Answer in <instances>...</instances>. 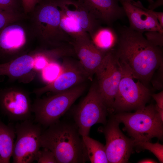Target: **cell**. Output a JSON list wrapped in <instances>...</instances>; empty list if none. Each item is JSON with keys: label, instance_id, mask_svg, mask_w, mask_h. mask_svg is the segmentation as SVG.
I'll return each instance as SVG.
<instances>
[{"label": "cell", "instance_id": "obj_1", "mask_svg": "<svg viewBox=\"0 0 163 163\" xmlns=\"http://www.w3.org/2000/svg\"><path fill=\"white\" fill-rule=\"evenodd\" d=\"M117 34L115 55L134 79L146 86L155 72L163 63L162 47L154 45L143 33L129 27L123 26Z\"/></svg>", "mask_w": 163, "mask_h": 163}, {"label": "cell", "instance_id": "obj_2", "mask_svg": "<svg viewBox=\"0 0 163 163\" xmlns=\"http://www.w3.org/2000/svg\"><path fill=\"white\" fill-rule=\"evenodd\" d=\"M42 132L41 147L52 151L57 163H85L88 160L82 136L75 124L58 121Z\"/></svg>", "mask_w": 163, "mask_h": 163}, {"label": "cell", "instance_id": "obj_3", "mask_svg": "<svg viewBox=\"0 0 163 163\" xmlns=\"http://www.w3.org/2000/svg\"><path fill=\"white\" fill-rule=\"evenodd\" d=\"M27 15L37 47L50 49L71 44L60 27V11L56 0H41Z\"/></svg>", "mask_w": 163, "mask_h": 163}, {"label": "cell", "instance_id": "obj_4", "mask_svg": "<svg viewBox=\"0 0 163 163\" xmlns=\"http://www.w3.org/2000/svg\"><path fill=\"white\" fill-rule=\"evenodd\" d=\"M35 37L27 18L8 24L0 30V64L25 54L36 47Z\"/></svg>", "mask_w": 163, "mask_h": 163}, {"label": "cell", "instance_id": "obj_5", "mask_svg": "<svg viewBox=\"0 0 163 163\" xmlns=\"http://www.w3.org/2000/svg\"><path fill=\"white\" fill-rule=\"evenodd\" d=\"M113 117L124 125L125 129L134 143L150 141L154 137L162 139L163 121L153 104L145 106L133 113L120 112Z\"/></svg>", "mask_w": 163, "mask_h": 163}, {"label": "cell", "instance_id": "obj_6", "mask_svg": "<svg viewBox=\"0 0 163 163\" xmlns=\"http://www.w3.org/2000/svg\"><path fill=\"white\" fill-rule=\"evenodd\" d=\"M86 87L84 82L48 97H37L32 104L35 121L41 126L48 127L59 121Z\"/></svg>", "mask_w": 163, "mask_h": 163}, {"label": "cell", "instance_id": "obj_7", "mask_svg": "<svg viewBox=\"0 0 163 163\" xmlns=\"http://www.w3.org/2000/svg\"><path fill=\"white\" fill-rule=\"evenodd\" d=\"M108 111L99 91L97 81L91 86L87 95L75 108L73 117L82 136H89L94 125L107 123Z\"/></svg>", "mask_w": 163, "mask_h": 163}, {"label": "cell", "instance_id": "obj_8", "mask_svg": "<svg viewBox=\"0 0 163 163\" xmlns=\"http://www.w3.org/2000/svg\"><path fill=\"white\" fill-rule=\"evenodd\" d=\"M49 62L46 50L36 47L11 61L0 64V76H6L10 80L29 83L35 77L34 70H42Z\"/></svg>", "mask_w": 163, "mask_h": 163}, {"label": "cell", "instance_id": "obj_9", "mask_svg": "<svg viewBox=\"0 0 163 163\" xmlns=\"http://www.w3.org/2000/svg\"><path fill=\"white\" fill-rule=\"evenodd\" d=\"M122 65L123 75L113 103V111L125 112L145 106L151 96L149 89L139 80L135 82L129 70Z\"/></svg>", "mask_w": 163, "mask_h": 163}, {"label": "cell", "instance_id": "obj_10", "mask_svg": "<svg viewBox=\"0 0 163 163\" xmlns=\"http://www.w3.org/2000/svg\"><path fill=\"white\" fill-rule=\"evenodd\" d=\"M123 73L122 66L113 50L107 53L95 73L99 91L108 112L113 111V103Z\"/></svg>", "mask_w": 163, "mask_h": 163}, {"label": "cell", "instance_id": "obj_11", "mask_svg": "<svg viewBox=\"0 0 163 163\" xmlns=\"http://www.w3.org/2000/svg\"><path fill=\"white\" fill-rule=\"evenodd\" d=\"M41 125L30 119L17 123L15 126L17 138L12 157L14 163H30L35 160L41 147Z\"/></svg>", "mask_w": 163, "mask_h": 163}, {"label": "cell", "instance_id": "obj_12", "mask_svg": "<svg viewBox=\"0 0 163 163\" xmlns=\"http://www.w3.org/2000/svg\"><path fill=\"white\" fill-rule=\"evenodd\" d=\"M61 73L52 82L34 89L33 93L39 97L47 92L57 93L84 83L89 76L79 61L70 56L63 58Z\"/></svg>", "mask_w": 163, "mask_h": 163}, {"label": "cell", "instance_id": "obj_13", "mask_svg": "<svg viewBox=\"0 0 163 163\" xmlns=\"http://www.w3.org/2000/svg\"><path fill=\"white\" fill-rule=\"evenodd\" d=\"M119 123L113 117L110 119L101 130L106 139L105 145L109 163L128 161L134 146V142L126 137L119 127Z\"/></svg>", "mask_w": 163, "mask_h": 163}, {"label": "cell", "instance_id": "obj_14", "mask_svg": "<svg viewBox=\"0 0 163 163\" xmlns=\"http://www.w3.org/2000/svg\"><path fill=\"white\" fill-rule=\"evenodd\" d=\"M32 104L28 92L17 87L0 89V110L14 121L30 119Z\"/></svg>", "mask_w": 163, "mask_h": 163}, {"label": "cell", "instance_id": "obj_15", "mask_svg": "<svg viewBox=\"0 0 163 163\" xmlns=\"http://www.w3.org/2000/svg\"><path fill=\"white\" fill-rule=\"evenodd\" d=\"M121 3L129 19L130 28L142 33L153 31L163 32V28L151 13V10L145 8L140 1L132 0L129 2Z\"/></svg>", "mask_w": 163, "mask_h": 163}, {"label": "cell", "instance_id": "obj_16", "mask_svg": "<svg viewBox=\"0 0 163 163\" xmlns=\"http://www.w3.org/2000/svg\"><path fill=\"white\" fill-rule=\"evenodd\" d=\"M71 44L75 55L91 79L101 65L107 53L98 49L91 38L74 40Z\"/></svg>", "mask_w": 163, "mask_h": 163}, {"label": "cell", "instance_id": "obj_17", "mask_svg": "<svg viewBox=\"0 0 163 163\" xmlns=\"http://www.w3.org/2000/svg\"><path fill=\"white\" fill-rule=\"evenodd\" d=\"M101 23L111 25L117 20L126 16L119 0H78Z\"/></svg>", "mask_w": 163, "mask_h": 163}, {"label": "cell", "instance_id": "obj_18", "mask_svg": "<svg viewBox=\"0 0 163 163\" xmlns=\"http://www.w3.org/2000/svg\"><path fill=\"white\" fill-rule=\"evenodd\" d=\"M59 8L74 19L89 36L101 23L78 0H56Z\"/></svg>", "mask_w": 163, "mask_h": 163}, {"label": "cell", "instance_id": "obj_19", "mask_svg": "<svg viewBox=\"0 0 163 163\" xmlns=\"http://www.w3.org/2000/svg\"><path fill=\"white\" fill-rule=\"evenodd\" d=\"M90 37L94 45L105 53L114 50L117 43V33L110 27L100 26Z\"/></svg>", "mask_w": 163, "mask_h": 163}, {"label": "cell", "instance_id": "obj_20", "mask_svg": "<svg viewBox=\"0 0 163 163\" xmlns=\"http://www.w3.org/2000/svg\"><path fill=\"white\" fill-rule=\"evenodd\" d=\"M15 135V128L5 124L0 119V163H10Z\"/></svg>", "mask_w": 163, "mask_h": 163}, {"label": "cell", "instance_id": "obj_21", "mask_svg": "<svg viewBox=\"0 0 163 163\" xmlns=\"http://www.w3.org/2000/svg\"><path fill=\"white\" fill-rule=\"evenodd\" d=\"M60 10V27L70 39L71 43L74 40L90 38L89 34L76 21L63 11Z\"/></svg>", "mask_w": 163, "mask_h": 163}, {"label": "cell", "instance_id": "obj_22", "mask_svg": "<svg viewBox=\"0 0 163 163\" xmlns=\"http://www.w3.org/2000/svg\"><path fill=\"white\" fill-rule=\"evenodd\" d=\"M82 138L88 160L91 163H109L105 145L89 136H82Z\"/></svg>", "mask_w": 163, "mask_h": 163}, {"label": "cell", "instance_id": "obj_23", "mask_svg": "<svg viewBox=\"0 0 163 163\" xmlns=\"http://www.w3.org/2000/svg\"><path fill=\"white\" fill-rule=\"evenodd\" d=\"M135 146L149 151L155 156L160 162H163V145L158 142L152 143L150 141L140 142L134 143Z\"/></svg>", "mask_w": 163, "mask_h": 163}, {"label": "cell", "instance_id": "obj_24", "mask_svg": "<svg viewBox=\"0 0 163 163\" xmlns=\"http://www.w3.org/2000/svg\"><path fill=\"white\" fill-rule=\"evenodd\" d=\"M61 66L56 61L49 63L43 69V76L48 83L51 82L56 79L61 71Z\"/></svg>", "mask_w": 163, "mask_h": 163}, {"label": "cell", "instance_id": "obj_25", "mask_svg": "<svg viewBox=\"0 0 163 163\" xmlns=\"http://www.w3.org/2000/svg\"><path fill=\"white\" fill-rule=\"evenodd\" d=\"M27 16L25 14L12 13L0 9V30L11 22Z\"/></svg>", "mask_w": 163, "mask_h": 163}, {"label": "cell", "instance_id": "obj_26", "mask_svg": "<svg viewBox=\"0 0 163 163\" xmlns=\"http://www.w3.org/2000/svg\"><path fill=\"white\" fill-rule=\"evenodd\" d=\"M0 9L12 13L25 14L21 0H0Z\"/></svg>", "mask_w": 163, "mask_h": 163}, {"label": "cell", "instance_id": "obj_27", "mask_svg": "<svg viewBox=\"0 0 163 163\" xmlns=\"http://www.w3.org/2000/svg\"><path fill=\"white\" fill-rule=\"evenodd\" d=\"M35 161L38 163H57L56 157L53 152L50 149L43 148L38 151Z\"/></svg>", "mask_w": 163, "mask_h": 163}, {"label": "cell", "instance_id": "obj_28", "mask_svg": "<svg viewBox=\"0 0 163 163\" xmlns=\"http://www.w3.org/2000/svg\"><path fill=\"white\" fill-rule=\"evenodd\" d=\"M145 38L154 45L162 47L163 46V32L148 31L145 33Z\"/></svg>", "mask_w": 163, "mask_h": 163}, {"label": "cell", "instance_id": "obj_29", "mask_svg": "<svg viewBox=\"0 0 163 163\" xmlns=\"http://www.w3.org/2000/svg\"><path fill=\"white\" fill-rule=\"evenodd\" d=\"M157 72L155 75V77H152L151 80L152 84L154 88L157 90H161L163 88V63L157 69Z\"/></svg>", "mask_w": 163, "mask_h": 163}, {"label": "cell", "instance_id": "obj_30", "mask_svg": "<svg viewBox=\"0 0 163 163\" xmlns=\"http://www.w3.org/2000/svg\"><path fill=\"white\" fill-rule=\"evenodd\" d=\"M24 13L27 14L31 12L41 0H21Z\"/></svg>", "mask_w": 163, "mask_h": 163}, {"label": "cell", "instance_id": "obj_31", "mask_svg": "<svg viewBox=\"0 0 163 163\" xmlns=\"http://www.w3.org/2000/svg\"><path fill=\"white\" fill-rule=\"evenodd\" d=\"M151 96L156 102L155 105L160 108L163 109V90L158 93L151 94Z\"/></svg>", "mask_w": 163, "mask_h": 163}, {"label": "cell", "instance_id": "obj_32", "mask_svg": "<svg viewBox=\"0 0 163 163\" xmlns=\"http://www.w3.org/2000/svg\"><path fill=\"white\" fill-rule=\"evenodd\" d=\"M163 5V0H157L155 2L150 4L149 9L154 10L157 8Z\"/></svg>", "mask_w": 163, "mask_h": 163}, {"label": "cell", "instance_id": "obj_33", "mask_svg": "<svg viewBox=\"0 0 163 163\" xmlns=\"http://www.w3.org/2000/svg\"><path fill=\"white\" fill-rule=\"evenodd\" d=\"M155 108L161 119L163 121V109L160 108L156 105Z\"/></svg>", "mask_w": 163, "mask_h": 163}, {"label": "cell", "instance_id": "obj_34", "mask_svg": "<svg viewBox=\"0 0 163 163\" xmlns=\"http://www.w3.org/2000/svg\"><path fill=\"white\" fill-rule=\"evenodd\" d=\"M157 162L153 159H145L140 160L138 162L139 163H155Z\"/></svg>", "mask_w": 163, "mask_h": 163}, {"label": "cell", "instance_id": "obj_35", "mask_svg": "<svg viewBox=\"0 0 163 163\" xmlns=\"http://www.w3.org/2000/svg\"><path fill=\"white\" fill-rule=\"evenodd\" d=\"M132 0H119V1L120 2H130ZM150 4H151L154 2V1L153 0H146Z\"/></svg>", "mask_w": 163, "mask_h": 163}]
</instances>
